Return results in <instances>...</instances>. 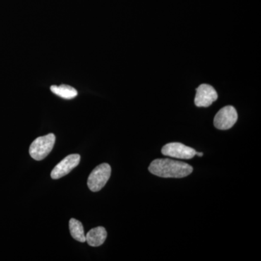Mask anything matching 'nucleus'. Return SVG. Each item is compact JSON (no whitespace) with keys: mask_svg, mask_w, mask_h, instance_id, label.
I'll return each instance as SVG.
<instances>
[{"mask_svg":"<svg viewBox=\"0 0 261 261\" xmlns=\"http://www.w3.org/2000/svg\"><path fill=\"white\" fill-rule=\"evenodd\" d=\"M107 238V231L102 226L92 228L86 235V242L92 247L102 245Z\"/></svg>","mask_w":261,"mask_h":261,"instance_id":"6e6552de","label":"nucleus"},{"mask_svg":"<svg viewBox=\"0 0 261 261\" xmlns=\"http://www.w3.org/2000/svg\"><path fill=\"white\" fill-rule=\"evenodd\" d=\"M111 175V166L102 163L97 166L90 173L87 181L89 190L92 192H99L106 185Z\"/></svg>","mask_w":261,"mask_h":261,"instance_id":"7ed1b4c3","label":"nucleus"},{"mask_svg":"<svg viewBox=\"0 0 261 261\" xmlns=\"http://www.w3.org/2000/svg\"><path fill=\"white\" fill-rule=\"evenodd\" d=\"M163 155L178 159H192L195 157L196 150L178 142L168 143L161 149Z\"/></svg>","mask_w":261,"mask_h":261,"instance_id":"39448f33","label":"nucleus"},{"mask_svg":"<svg viewBox=\"0 0 261 261\" xmlns=\"http://www.w3.org/2000/svg\"><path fill=\"white\" fill-rule=\"evenodd\" d=\"M195 155L199 156V157H202V156H203V153H202V152H197V151H196Z\"/></svg>","mask_w":261,"mask_h":261,"instance_id":"9b49d317","label":"nucleus"},{"mask_svg":"<svg viewBox=\"0 0 261 261\" xmlns=\"http://www.w3.org/2000/svg\"><path fill=\"white\" fill-rule=\"evenodd\" d=\"M69 229L70 234L73 239L80 243L86 242V235L84 233L83 225L80 221L75 219H70Z\"/></svg>","mask_w":261,"mask_h":261,"instance_id":"9d476101","label":"nucleus"},{"mask_svg":"<svg viewBox=\"0 0 261 261\" xmlns=\"http://www.w3.org/2000/svg\"><path fill=\"white\" fill-rule=\"evenodd\" d=\"M50 89L53 93L65 99H73L78 95L76 89L70 86L65 85V84L60 86H51Z\"/></svg>","mask_w":261,"mask_h":261,"instance_id":"1a4fd4ad","label":"nucleus"},{"mask_svg":"<svg viewBox=\"0 0 261 261\" xmlns=\"http://www.w3.org/2000/svg\"><path fill=\"white\" fill-rule=\"evenodd\" d=\"M80 155L78 154H70L67 156L51 171V178L58 179L68 174L73 168L77 167V166L80 164Z\"/></svg>","mask_w":261,"mask_h":261,"instance_id":"0eeeda50","label":"nucleus"},{"mask_svg":"<svg viewBox=\"0 0 261 261\" xmlns=\"http://www.w3.org/2000/svg\"><path fill=\"white\" fill-rule=\"evenodd\" d=\"M218 99L216 89L209 84H201L197 89L195 104L197 107L207 108Z\"/></svg>","mask_w":261,"mask_h":261,"instance_id":"423d86ee","label":"nucleus"},{"mask_svg":"<svg viewBox=\"0 0 261 261\" xmlns=\"http://www.w3.org/2000/svg\"><path fill=\"white\" fill-rule=\"evenodd\" d=\"M238 115L233 106L221 108L214 118V126L219 130H227L233 126L238 121Z\"/></svg>","mask_w":261,"mask_h":261,"instance_id":"20e7f679","label":"nucleus"},{"mask_svg":"<svg viewBox=\"0 0 261 261\" xmlns=\"http://www.w3.org/2000/svg\"><path fill=\"white\" fill-rule=\"evenodd\" d=\"M149 172L162 178H184L191 174L193 168L181 161L165 159L154 160L149 166Z\"/></svg>","mask_w":261,"mask_h":261,"instance_id":"f257e3e1","label":"nucleus"},{"mask_svg":"<svg viewBox=\"0 0 261 261\" xmlns=\"http://www.w3.org/2000/svg\"><path fill=\"white\" fill-rule=\"evenodd\" d=\"M56 142L54 134L39 137L32 142L29 148L31 157L36 161H42L50 153Z\"/></svg>","mask_w":261,"mask_h":261,"instance_id":"f03ea898","label":"nucleus"}]
</instances>
